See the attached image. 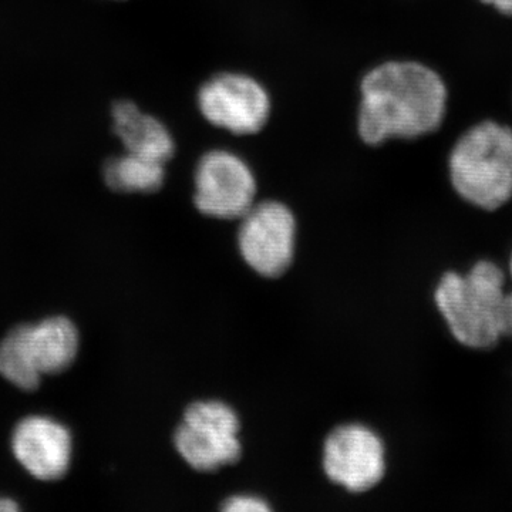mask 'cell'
<instances>
[{
    "label": "cell",
    "instance_id": "4",
    "mask_svg": "<svg viewBox=\"0 0 512 512\" xmlns=\"http://www.w3.org/2000/svg\"><path fill=\"white\" fill-rule=\"evenodd\" d=\"M77 352L79 332L64 316L18 326L0 342V376L25 392H33L43 376L69 369Z\"/></svg>",
    "mask_w": 512,
    "mask_h": 512
},
{
    "label": "cell",
    "instance_id": "16",
    "mask_svg": "<svg viewBox=\"0 0 512 512\" xmlns=\"http://www.w3.org/2000/svg\"><path fill=\"white\" fill-rule=\"evenodd\" d=\"M19 511V505L10 498H0V512H16Z\"/></svg>",
    "mask_w": 512,
    "mask_h": 512
},
{
    "label": "cell",
    "instance_id": "14",
    "mask_svg": "<svg viewBox=\"0 0 512 512\" xmlns=\"http://www.w3.org/2000/svg\"><path fill=\"white\" fill-rule=\"evenodd\" d=\"M498 328H500L501 339L512 340V291L505 293L504 301L501 303Z\"/></svg>",
    "mask_w": 512,
    "mask_h": 512
},
{
    "label": "cell",
    "instance_id": "3",
    "mask_svg": "<svg viewBox=\"0 0 512 512\" xmlns=\"http://www.w3.org/2000/svg\"><path fill=\"white\" fill-rule=\"evenodd\" d=\"M454 190L480 210H500L512 198V130L485 121L457 141L450 156Z\"/></svg>",
    "mask_w": 512,
    "mask_h": 512
},
{
    "label": "cell",
    "instance_id": "12",
    "mask_svg": "<svg viewBox=\"0 0 512 512\" xmlns=\"http://www.w3.org/2000/svg\"><path fill=\"white\" fill-rule=\"evenodd\" d=\"M107 187L117 192H156L165 180V164L127 153L110 158L103 168Z\"/></svg>",
    "mask_w": 512,
    "mask_h": 512
},
{
    "label": "cell",
    "instance_id": "2",
    "mask_svg": "<svg viewBox=\"0 0 512 512\" xmlns=\"http://www.w3.org/2000/svg\"><path fill=\"white\" fill-rule=\"evenodd\" d=\"M507 274L493 259H478L466 272L447 271L434 289V305L458 346L491 352L501 345L498 316Z\"/></svg>",
    "mask_w": 512,
    "mask_h": 512
},
{
    "label": "cell",
    "instance_id": "5",
    "mask_svg": "<svg viewBox=\"0 0 512 512\" xmlns=\"http://www.w3.org/2000/svg\"><path fill=\"white\" fill-rule=\"evenodd\" d=\"M237 413L222 402H197L188 407L175 431L180 456L202 473L235 463L241 456Z\"/></svg>",
    "mask_w": 512,
    "mask_h": 512
},
{
    "label": "cell",
    "instance_id": "7",
    "mask_svg": "<svg viewBox=\"0 0 512 512\" xmlns=\"http://www.w3.org/2000/svg\"><path fill=\"white\" fill-rule=\"evenodd\" d=\"M255 195L254 173L237 154L212 150L201 157L194 201L202 214L221 220L242 218L254 205Z\"/></svg>",
    "mask_w": 512,
    "mask_h": 512
},
{
    "label": "cell",
    "instance_id": "9",
    "mask_svg": "<svg viewBox=\"0 0 512 512\" xmlns=\"http://www.w3.org/2000/svg\"><path fill=\"white\" fill-rule=\"evenodd\" d=\"M323 468L333 483L352 493L370 490L386 473L383 441L360 424L339 427L326 440Z\"/></svg>",
    "mask_w": 512,
    "mask_h": 512
},
{
    "label": "cell",
    "instance_id": "10",
    "mask_svg": "<svg viewBox=\"0 0 512 512\" xmlns=\"http://www.w3.org/2000/svg\"><path fill=\"white\" fill-rule=\"evenodd\" d=\"M12 450L16 460L33 477L43 481L60 480L69 470L72 434L49 417H26L13 431Z\"/></svg>",
    "mask_w": 512,
    "mask_h": 512
},
{
    "label": "cell",
    "instance_id": "11",
    "mask_svg": "<svg viewBox=\"0 0 512 512\" xmlns=\"http://www.w3.org/2000/svg\"><path fill=\"white\" fill-rule=\"evenodd\" d=\"M114 133L127 153L168 163L174 156L175 144L168 128L156 117L143 113L131 101L113 106Z\"/></svg>",
    "mask_w": 512,
    "mask_h": 512
},
{
    "label": "cell",
    "instance_id": "6",
    "mask_svg": "<svg viewBox=\"0 0 512 512\" xmlns=\"http://www.w3.org/2000/svg\"><path fill=\"white\" fill-rule=\"evenodd\" d=\"M198 107L212 126L249 136L265 127L271 99L265 87L247 74L221 73L201 87Z\"/></svg>",
    "mask_w": 512,
    "mask_h": 512
},
{
    "label": "cell",
    "instance_id": "13",
    "mask_svg": "<svg viewBox=\"0 0 512 512\" xmlns=\"http://www.w3.org/2000/svg\"><path fill=\"white\" fill-rule=\"evenodd\" d=\"M222 510L227 512H266L271 510L264 500L252 495H238L227 500Z\"/></svg>",
    "mask_w": 512,
    "mask_h": 512
},
{
    "label": "cell",
    "instance_id": "17",
    "mask_svg": "<svg viewBox=\"0 0 512 512\" xmlns=\"http://www.w3.org/2000/svg\"><path fill=\"white\" fill-rule=\"evenodd\" d=\"M510 276H511V281H512V254H511V259H510Z\"/></svg>",
    "mask_w": 512,
    "mask_h": 512
},
{
    "label": "cell",
    "instance_id": "8",
    "mask_svg": "<svg viewBox=\"0 0 512 512\" xmlns=\"http://www.w3.org/2000/svg\"><path fill=\"white\" fill-rule=\"evenodd\" d=\"M296 222L292 211L276 201L252 205L238 232L242 258L259 275L285 274L295 254Z\"/></svg>",
    "mask_w": 512,
    "mask_h": 512
},
{
    "label": "cell",
    "instance_id": "15",
    "mask_svg": "<svg viewBox=\"0 0 512 512\" xmlns=\"http://www.w3.org/2000/svg\"><path fill=\"white\" fill-rule=\"evenodd\" d=\"M488 5H493L495 9L500 10L505 15L512 16V0H483Z\"/></svg>",
    "mask_w": 512,
    "mask_h": 512
},
{
    "label": "cell",
    "instance_id": "1",
    "mask_svg": "<svg viewBox=\"0 0 512 512\" xmlns=\"http://www.w3.org/2000/svg\"><path fill=\"white\" fill-rule=\"evenodd\" d=\"M360 96L357 131L370 146L390 138L426 136L446 116L443 80L416 62H389L370 70L363 77Z\"/></svg>",
    "mask_w": 512,
    "mask_h": 512
}]
</instances>
